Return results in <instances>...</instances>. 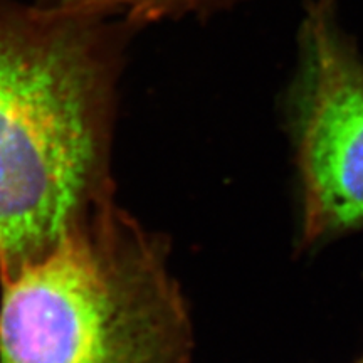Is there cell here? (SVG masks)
I'll return each mask as SVG.
<instances>
[{"mask_svg":"<svg viewBox=\"0 0 363 363\" xmlns=\"http://www.w3.org/2000/svg\"><path fill=\"white\" fill-rule=\"evenodd\" d=\"M121 27L0 0V281L111 202Z\"/></svg>","mask_w":363,"mask_h":363,"instance_id":"6da1fadb","label":"cell"},{"mask_svg":"<svg viewBox=\"0 0 363 363\" xmlns=\"http://www.w3.org/2000/svg\"><path fill=\"white\" fill-rule=\"evenodd\" d=\"M298 199V246L363 230V56L330 0L308 9L284 96Z\"/></svg>","mask_w":363,"mask_h":363,"instance_id":"3957f363","label":"cell"},{"mask_svg":"<svg viewBox=\"0 0 363 363\" xmlns=\"http://www.w3.org/2000/svg\"><path fill=\"white\" fill-rule=\"evenodd\" d=\"M0 286V363H192L169 242L113 201Z\"/></svg>","mask_w":363,"mask_h":363,"instance_id":"7a4b0ae2","label":"cell"},{"mask_svg":"<svg viewBox=\"0 0 363 363\" xmlns=\"http://www.w3.org/2000/svg\"><path fill=\"white\" fill-rule=\"evenodd\" d=\"M358 363H363V358H362V360H360V362H358Z\"/></svg>","mask_w":363,"mask_h":363,"instance_id":"5b68a950","label":"cell"},{"mask_svg":"<svg viewBox=\"0 0 363 363\" xmlns=\"http://www.w3.org/2000/svg\"><path fill=\"white\" fill-rule=\"evenodd\" d=\"M61 11L93 13L101 17L120 16L125 24L162 21L214 6L219 0H43Z\"/></svg>","mask_w":363,"mask_h":363,"instance_id":"277c9868","label":"cell"}]
</instances>
